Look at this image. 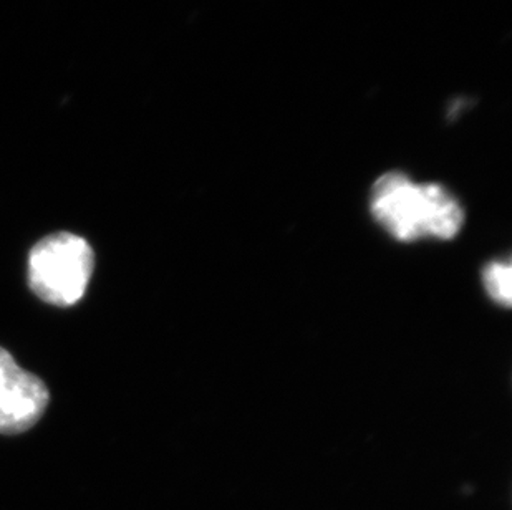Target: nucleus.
<instances>
[{
  "label": "nucleus",
  "instance_id": "f257e3e1",
  "mask_svg": "<svg viewBox=\"0 0 512 510\" xmlns=\"http://www.w3.org/2000/svg\"><path fill=\"white\" fill-rule=\"evenodd\" d=\"M373 219L395 241L415 242L426 237L451 241L464 224L458 199L438 183H415L392 171L375 181L370 194Z\"/></svg>",
  "mask_w": 512,
  "mask_h": 510
},
{
  "label": "nucleus",
  "instance_id": "7ed1b4c3",
  "mask_svg": "<svg viewBox=\"0 0 512 510\" xmlns=\"http://www.w3.org/2000/svg\"><path fill=\"white\" fill-rule=\"evenodd\" d=\"M49 388L39 376L22 370L0 347V434H20L39 423L49 406Z\"/></svg>",
  "mask_w": 512,
  "mask_h": 510
},
{
  "label": "nucleus",
  "instance_id": "f03ea898",
  "mask_svg": "<svg viewBox=\"0 0 512 510\" xmlns=\"http://www.w3.org/2000/svg\"><path fill=\"white\" fill-rule=\"evenodd\" d=\"M93 269L95 252L88 241L72 232H55L30 251V289L54 307H72L87 292Z\"/></svg>",
  "mask_w": 512,
  "mask_h": 510
},
{
  "label": "nucleus",
  "instance_id": "20e7f679",
  "mask_svg": "<svg viewBox=\"0 0 512 510\" xmlns=\"http://www.w3.org/2000/svg\"><path fill=\"white\" fill-rule=\"evenodd\" d=\"M511 262L506 260H493L483 270V284L486 294L503 307H511Z\"/></svg>",
  "mask_w": 512,
  "mask_h": 510
}]
</instances>
